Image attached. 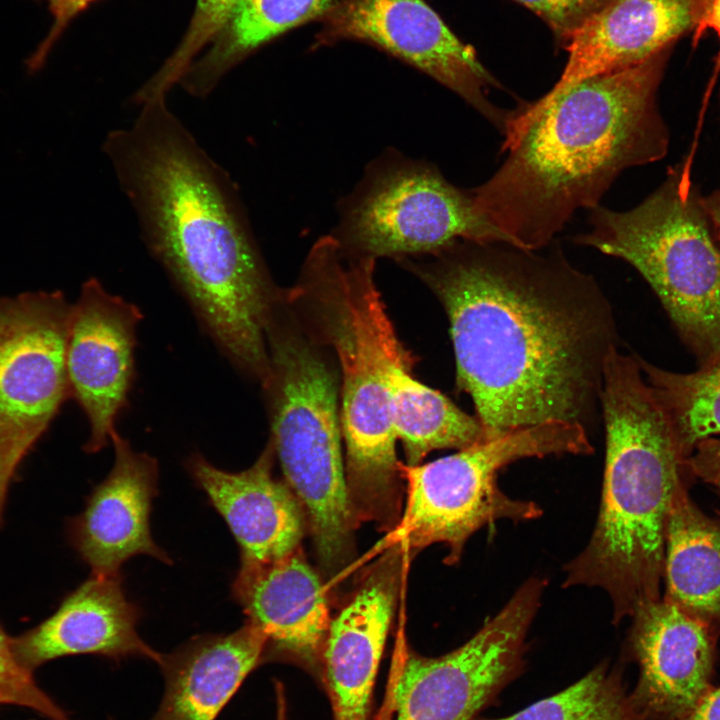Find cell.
Wrapping results in <instances>:
<instances>
[{"label": "cell", "mask_w": 720, "mask_h": 720, "mask_svg": "<svg viewBox=\"0 0 720 720\" xmlns=\"http://www.w3.org/2000/svg\"><path fill=\"white\" fill-rule=\"evenodd\" d=\"M457 240L396 259L443 305L456 385L474 404L483 441L561 420L587 427L616 348L610 304L559 248Z\"/></svg>", "instance_id": "cell-1"}, {"label": "cell", "mask_w": 720, "mask_h": 720, "mask_svg": "<svg viewBox=\"0 0 720 720\" xmlns=\"http://www.w3.org/2000/svg\"><path fill=\"white\" fill-rule=\"evenodd\" d=\"M239 0H196L189 25L161 67L132 96L135 105L166 99L191 63L212 42L228 21Z\"/></svg>", "instance_id": "cell-27"}, {"label": "cell", "mask_w": 720, "mask_h": 720, "mask_svg": "<svg viewBox=\"0 0 720 720\" xmlns=\"http://www.w3.org/2000/svg\"><path fill=\"white\" fill-rule=\"evenodd\" d=\"M702 204L720 241V189L702 196Z\"/></svg>", "instance_id": "cell-34"}, {"label": "cell", "mask_w": 720, "mask_h": 720, "mask_svg": "<svg viewBox=\"0 0 720 720\" xmlns=\"http://www.w3.org/2000/svg\"><path fill=\"white\" fill-rule=\"evenodd\" d=\"M667 50L586 78L536 113L512 111L503 134L506 159L471 189L480 215L508 243L548 246L577 210L599 206L621 172L666 155L669 133L657 91Z\"/></svg>", "instance_id": "cell-3"}, {"label": "cell", "mask_w": 720, "mask_h": 720, "mask_svg": "<svg viewBox=\"0 0 720 720\" xmlns=\"http://www.w3.org/2000/svg\"><path fill=\"white\" fill-rule=\"evenodd\" d=\"M275 453L269 443L246 470H221L199 453L186 469L223 517L240 551L239 570L276 562L299 550L306 515L287 483L273 476Z\"/></svg>", "instance_id": "cell-16"}, {"label": "cell", "mask_w": 720, "mask_h": 720, "mask_svg": "<svg viewBox=\"0 0 720 720\" xmlns=\"http://www.w3.org/2000/svg\"><path fill=\"white\" fill-rule=\"evenodd\" d=\"M541 17L564 46L610 0H515Z\"/></svg>", "instance_id": "cell-29"}, {"label": "cell", "mask_w": 720, "mask_h": 720, "mask_svg": "<svg viewBox=\"0 0 720 720\" xmlns=\"http://www.w3.org/2000/svg\"><path fill=\"white\" fill-rule=\"evenodd\" d=\"M265 336L268 372L261 384L270 444L303 507L318 558L333 571L351 555L356 520L342 452L338 368L284 297L272 306Z\"/></svg>", "instance_id": "cell-6"}, {"label": "cell", "mask_w": 720, "mask_h": 720, "mask_svg": "<svg viewBox=\"0 0 720 720\" xmlns=\"http://www.w3.org/2000/svg\"><path fill=\"white\" fill-rule=\"evenodd\" d=\"M71 312L58 291L0 298V526L20 463L70 396Z\"/></svg>", "instance_id": "cell-11"}, {"label": "cell", "mask_w": 720, "mask_h": 720, "mask_svg": "<svg viewBox=\"0 0 720 720\" xmlns=\"http://www.w3.org/2000/svg\"><path fill=\"white\" fill-rule=\"evenodd\" d=\"M706 5L707 0H610L565 45L568 61L553 88L520 111L536 113L586 78L638 65L670 48L699 24Z\"/></svg>", "instance_id": "cell-15"}, {"label": "cell", "mask_w": 720, "mask_h": 720, "mask_svg": "<svg viewBox=\"0 0 720 720\" xmlns=\"http://www.w3.org/2000/svg\"><path fill=\"white\" fill-rule=\"evenodd\" d=\"M592 450L585 427L550 420L429 463L400 465L407 499L395 536L408 550L445 544L446 560L456 562L466 541L480 528L499 520H533L542 514L536 503L511 498L498 487L502 468L523 458L585 455Z\"/></svg>", "instance_id": "cell-8"}, {"label": "cell", "mask_w": 720, "mask_h": 720, "mask_svg": "<svg viewBox=\"0 0 720 720\" xmlns=\"http://www.w3.org/2000/svg\"><path fill=\"white\" fill-rule=\"evenodd\" d=\"M139 308L108 292L98 279L86 281L72 304L66 367L70 396L84 411L90 435L84 448L95 453L116 432L135 374Z\"/></svg>", "instance_id": "cell-13"}, {"label": "cell", "mask_w": 720, "mask_h": 720, "mask_svg": "<svg viewBox=\"0 0 720 720\" xmlns=\"http://www.w3.org/2000/svg\"><path fill=\"white\" fill-rule=\"evenodd\" d=\"M474 720H645L618 674L600 664L564 690L503 718Z\"/></svg>", "instance_id": "cell-26"}, {"label": "cell", "mask_w": 720, "mask_h": 720, "mask_svg": "<svg viewBox=\"0 0 720 720\" xmlns=\"http://www.w3.org/2000/svg\"><path fill=\"white\" fill-rule=\"evenodd\" d=\"M47 3L53 17L52 26L36 51L30 57V70L39 69L45 62L53 46L65 32L70 23L97 0H38Z\"/></svg>", "instance_id": "cell-30"}, {"label": "cell", "mask_w": 720, "mask_h": 720, "mask_svg": "<svg viewBox=\"0 0 720 720\" xmlns=\"http://www.w3.org/2000/svg\"><path fill=\"white\" fill-rule=\"evenodd\" d=\"M398 560L388 559L331 620L321 659L334 720H370L380 660L395 609Z\"/></svg>", "instance_id": "cell-19"}, {"label": "cell", "mask_w": 720, "mask_h": 720, "mask_svg": "<svg viewBox=\"0 0 720 720\" xmlns=\"http://www.w3.org/2000/svg\"><path fill=\"white\" fill-rule=\"evenodd\" d=\"M638 362L684 460L699 442L720 435V360L688 374L663 370L639 357Z\"/></svg>", "instance_id": "cell-25"}, {"label": "cell", "mask_w": 720, "mask_h": 720, "mask_svg": "<svg viewBox=\"0 0 720 720\" xmlns=\"http://www.w3.org/2000/svg\"><path fill=\"white\" fill-rule=\"evenodd\" d=\"M374 271V258L350 254L328 235L313 245L299 282L286 295L336 358L346 481L354 515L389 527L398 521L402 473L387 376L407 350L386 311Z\"/></svg>", "instance_id": "cell-5"}, {"label": "cell", "mask_w": 720, "mask_h": 720, "mask_svg": "<svg viewBox=\"0 0 720 720\" xmlns=\"http://www.w3.org/2000/svg\"><path fill=\"white\" fill-rule=\"evenodd\" d=\"M266 646L263 633L246 621L234 632L198 635L162 654L165 689L151 720H215Z\"/></svg>", "instance_id": "cell-21"}, {"label": "cell", "mask_w": 720, "mask_h": 720, "mask_svg": "<svg viewBox=\"0 0 720 720\" xmlns=\"http://www.w3.org/2000/svg\"><path fill=\"white\" fill-rule=\"evenodd\" d=\"M333 1L239 0L179 85L191 96L205 98L228 72L260 48L300 25L319 21Z\"/></svg>", "instance_id": "cell-23"}, {"label": "cell", "mask_w": 720, "mask_h": 720, "mask_svg": "<svg viewBox=\"0 0 720 720\" xmlns=\"http://www.w3.org/2000/svg\"><path fill=\"white\" fill-rule=\"evenodd\" d=\"M332 236L348 253L374 259L431 253L457 240L508 243L480 215L471 190L391 152L342 201Z\"/></svg>", "instance_id": "cell-9"}, {"label": "cell", "mask_w": 720, "mask_h": 720, "mask_svg": "<svg viewBox=\"0 0 720 720\" xmlns=\"http://www.w3.org/2000/svg\"><path fill=\"white\" fill-rule=\"evenodd\" d=\"M684 467L720 494V439L712 437L699 442L684 460Z\"/></svg>", "instance_id": "cell-31"}, {"label": "cell", "mask_w": 720, "mask_h": 720, "mask_svg": "<svg viewBox=\"0 0 720 720\" xmlns=\"http://www.w3.org/2000/svg\"><path fill=\"white\" fill-rule=\"evenodd\" d=\"M575 241L631 264L701 367L720 360V246L687 163L636 207L592 209Z\"/></svg>", "instance_id": "cell-7"}, {"label": "cell", "mask_w": 720, "mask_h": 720, "mask_svg": "<svg viewBox=\"0 0 720 720\" xmlns=\"http://www.w3.org/2000/svg\"><path fill=\"white\" fill-rule=\"evenodd\" d=\"M665 600L720 635V519L706 515L685 484L666 529Z\"/></svg>", "instance_id": "cell-22"}, {"label": "cell", "mask_w": 720, "mask_h": 720, "mask_svg": "<svg viewBox=\"0 0 720 720\" xmlns=\"http://www.w3.org/2000/svg\"><path fill=\"white\" fill-rule=\"evenodd\" d=\"M32 674L18 661L12 638L0 625V704L25 707L49 720H70L40 689Z\"/></svg>", "instance_id": "cell-28"}, {"label": "cell", "mask_w": 720, "mask_h": 720, "mask_svg": "<svg viewBox=\"0 0 720 720\" xmlns=\"http://www.w3.org/2000/svg\"><path fill=\"white\" fill-rule=\"evenodd\" d=\"M546 582L529 578L467 642L426 657L400 648L376 720H474L522 670Z\"/></svg>", "instance_id": "cell-10"}, {"label": "cell", "mask_w": 720, "mask_h": 720, "mask_svg": "<svg viewBox=\"0 0 720 720\" xmlns=\"http://www.w3.org/2000/svg\"><path fill=\"white\" fill-rule=\"evenodd\" d=\"M632 617L629 648L639 666L630 695L645 720H683L711 689L718 635L663 599Z\"/></svg>", "instance_id": "cell-14"}, {"label": "cell", "mask_w": 720, "mask_h": 720, "mask_svg": "<svg viewBox=\"0 0 720 720\" xmlns=\"http://www.w3.org/2000/svg\"><path fill=\"white\" fill-rule=\"evenodd\" d=\"M683 720H720V687L710 689Z\"/></svg>", "instance_id": "cell-32"}, {"label": "cell", "mask_w": 720, "mask_h": 720, "mask_svg": "<svg viewBox=\"0 0 720 720\" xmlns=\"http://www.w3.org/2000/svg\"><path fill=\"white\" fill-rule=\"evenodd\" d=\"M111 441L115 450L112 470L93 489L83 512L71 521L72 546L97 575H120L123 563L139 554L170 564L150 531L158 463L150 455L136 452L117 431Z\"/></svg>", "instance_id": "cell-17"}, {"label": "cell", "mask_w": 720, "mask_h": 720, "mask_svg": "<svg viewBox=\"0 0 720 720\" xmlns=\"http://www.w3.org/2000/svg\"><path fill=\"white\" fill-rule=\"evenodd\" d=\"M232 596L265 636L266 653L273 650L309 668L321 665L331 622L328 600L299 550L268 565L238 570Z\"/></svg>", "instance_id": "cell-20"}, {"label": "cell", "mask_w": 720, "mask_h": 720, "mask_svg": "<svg viewBox=\"0 0 720 720\" xmlns=\"http://www.w3.org/2000/svg\"><path fill=\"white\" fill-rule=\"evenodd\" d=\"M600 405L606 455L599 516L587 546L565 566L564 586L604 590L618 624L661 598L667 522L686 471L638 357L611 350Z\"/></svg>", "instance_id": "cell-4"}, {"label": "cell", "mask_w": 720, "mask_h": 720, "mask_svg": "<svg viewBox=\"0 0 720 720\" xmlns=\"http://www.w3.org/2000/svg\"><path fill=\"white\" fill-rule=\"evenodd\" d=\"M319 22L313 49L372 45L446 86L504 133L511 112L488 98L497 80L425 0H334Z\"/></svg>", "instance_id": "cell-12"}, {"label": "cell", "mask_w": 720, "mask_h": 720, "mask_svg": "<svg viewBox=\"0 0 720 720\" xmlns=\"http://www.w3.org/2000/svg\"><path fill=\"white\" fill-rule=\"evenodd\" d=\"M140 609L122 586L121 575L93 574L70 593L49 618L12 638L18 661L29 671L56 658L82 654L112 660L140 657L160 662L139 636Z\"/></svg>", "instance_id": "cell-18"}, {"label": "cell", "mask_w": 720, "mask_h": 720, "mask_svg": "<svg viewBox=\"0 0 720 720\" xmlns=\"http://www.w3.org/2000/svg\"><path fill=\"white\" fill-rule=\"evenodd\" d=\"M412 360L405 352L387 376L392 426L404 446L407 465L419 464L434 450H460L483 441L477 418L418 381L412 374Z\"/></svg>", "instance_id": "cell-24"}, {"label": "cell", "mask_w": 720, "mask_h": 720, "mask_svg": "<svg viewBox=\"0 0 720 720\" xmlns=\"http://www.w3.org/2000/svg\"><path fill=\"white\" fill-rule=\"evenodd\" d=\"M103 152L133 208L144 243L227 359L261 382L266 323L279 292L229 175L166 99L139 106Z\"/></svg>", "instance_id": "cell-2"}, {"label": "cell", "mask_w": 720, "mask_h": 720, "mask_svg": "<svg viewBox=\"0 0 720 720\" xmlns=\"http://www.w3.org/2000/svg\"><path fill=\"white\" fill-rule=\"evenodd\" d=\"M708 28L715 30L720 36V0H708L696 32L699 34Z\"/></svg>", "instance_id": "cell-33"}]
</instances>
